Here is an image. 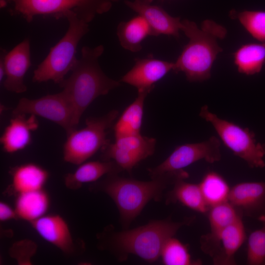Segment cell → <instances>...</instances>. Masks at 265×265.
I'll use <instances>...</instances> for the list:
<instances>
[{"label":"cell","instance_id":"83f0119b","mask_svg":"<svg viewBox=\"0 0 265 265\" xmlns=\"http://www.w3.org/2000/svg\"><path fill=\"white\" fill-rule=\"evenodd\" d=\"M160 256L163 263L166 265H191L201 263L200 261L193 260L186 246L173 237L169 238L163 245Z\"/></svg>","mask_w":265,"mask_h":265},{"label":"cell","instance_id":"9c48e42d","mask_svg":"<svg viewBox=\"0 0 265 265\" xmlns=\"http://www.w3.org/2000/svg\"><path fill=\"white\" fill-rule=\"evenodd\" d=\"M221 158L220 140L212 136L201 142L176 147L164 161L155 167L148 169V171L153 179L166 174L182 172L185 167L200 160L213 163Z\"/></svg>","mask_w":265,"mask_h":265},{"label":"cell","instance_id":"ba28073f","mask_svg":"<svg viewBox=\"0 0 265 265\" xmlns=\"http://www.w3.org/2000/svg\"><path fill=\"white\" fill-rule=\"evenodd\" d=\"M199 115L212 124L224 145L250 167L265 166V144L257 141L253 132L219 118L211 112L207 105L201 107Z\"/></svg>","mask_w":265,"mask_h":265},{"label":"cell","instance_id":"6da1fadb","mask_svg":"<svg viewBox=\"0 0 265 265\" xmlns=\"http://www.w3.org/2000/svg\"><path fill=\"white\" fill-rule=\"evenodd\" d=\"M104 51L102 45L83 47L71 75L59 84L72 106L77 128L83 113L96 98L121 85L120 81L108 77L101 68L99 58Z\"/></svg>","mask_w":265,"mask_h":265},{"label":"cell","instance_id":"d4e9b609","mask_svg":"<svg viewBox=\"0 0 265 265\" xmlns=\"http://www.w3.org/2000/svg\"><path fill=\"white\" fill-rule=\"evenodd\" d=\"M148 94L138 93L137 96L123 112L113 126L115 138L140 133L144 101Z\"/></svg>","mask_w":265,"mask_h":265},{"label":"cell","instance_id":"2e32d148","mask_svg":"<svg viewBox=\"0 0 265 265\" xmlns=\"http://www.w3.org/2000/svg\"><path fill=\"white\" fill-rule=\"evenodd\" d=\"M153 0H125V4L142 16L149 25L152 36L166 35L179 37L182 27L179 17L168 14L161 7L152 4Z\"/></svg>","mask_w":265,"mask_h":265},{"label":"cell","instance_id":"cb8c5ba5","mask_svg":"<svg viewBox=\"0 0 265 265\" xmlns=\"http://www.w3.org/2000/svg\"><path fill=\"white\" fill-rule=\"evenodd\" d=\"M233 58L239 73L246 75L260 73L265 63V41L242 45L234 53Z\"/></svg>","mask_w":265,"mask_h":265},{"label":"cell","instance_id":"8fae6325","mask_svg":"<svg viewBox=\"0 0 265 265\" xmlns=\"http://www.w3.org/2000/svg\"><path fill=\"white\" fill-rule=\"evenodd\" d=\"M102 149L104 160H113L122 169L131 172L140 161L155 152L156 139L141 133L115 138Z\"/></svg>","mask_w":265,"mask_h":265},{"label":"cell","instance_id":"603a6c76","mask_svg":"<svg viewBox=\"0 0 265 265\" xmlns=\"http://www.w3.org/2000/svg\"><path fill=\"white\" fill-rule=\"evenodd\" d=\"M116 33L121 46L125 49L136 53L142 49V43L148 36H152L151 28L141 16L120 22Z\"/></svg>","mask_w":265,"mask_h":265},{"label":"cell","instance_id":"30bf717a","mask_svg":"<svg viewBox=\"0 0 265 265\" xmlns=\"http://www.w3.org/2000/svg\"><path fill=\"white\" fill-rule=\"evenodd\" d=\"M12 113L13 115L32 114L46 119L61 127L67 134L77 129L72 106L62 91L37 99L22 98Z\"/></svg>","mask_w":265,"mask_h":265},{"label":"cell","instance_id":"5b68a950","mask_svg":"<svg viewBox=\"0 0 265 265\" xmlns=\"http://www.w3.org/2000/svg\"><path fill=\"white\" fill-rule=\"evenodd\" d=\"M65 19L68 22L66 32L34 71L33 82L52 80L60 84L75 64L78 44L88 32L89 25L74 14Z\"/></svg>","mask_w":265,"mask_h":265},{"label":"cell","instance_id":"7a4b0ae2","mask_svg":"<svg viewBox=\"0 0 265 265\" xmlns=\"http://www.w3.org/2000/svg\"><path fill=\"white\" fill-rule=\"evenodd\" d=\"M181 31L189 39L174 62L173 71L183 72L190 82L206 80L218 54L222 52L218 43L227 34L226 29L211 20L204 21L200 27L191 21H182Z\"/></svg>","mask_w":265,"mask_h":265},{"label":"cell","instance_id":"d6986e66","mask_svg":"<svg viewBox=\"0 0 265 265\" xmlns=\"http://www.w3.org/2000/svg\"><path fill=\"white\" fill-rule=\"evenodd\" d=\"M207 214L210 231L201 237L200 242L203 252L211 256L222 230L242 215L228 201L211 207Z\"/></svg>","mask_w":265,"mask_h":265},{"label":"cell","instance_id":"484cf974","mask_svg":"<svg viewBox=\"0 0 265 265\" xmlns=\"http://www.w3.org/2000/svg\"><path fill=\"white\" fill-rule=\"evenodd\" d=\"M180 179L174 184L166 202H178L198 212L207 214L210 208L206 203L198 184L186 182Z\"/></svg>","mask_w":265,"mask_h":265},{"label":"cell","instance_id":"277c9868","mask_svg":"<svg viewBox=\"0 0 265 265\" xmlns=\"http://www.w3.org/2000/svg\"><path fill=\"white\" fill-rule=\"evenodd\" d=\"M191 220L176 222L168 219L155 220L131 230L111 234L104 233L100 236L102 247L112 251L120 260L132 254L153 263L160 256L165 242Z\"/></svg>","mask_w":265,"mask_h":265},{"label":"cell","instance_id":"5bb4252c","mask_svg":"<svg viewBox=\"0 0 265 265\" xmlns=\"http://www.w3.org/2000/svg\"><path fill=\"white\" fill-rule=\"evenodd\" d=\"M228 202L243 216L265 218V182H246L231 188Z\"/></svg>","mask_w":265,"mask_h":265},{"label":"cell","instance_id":"52a82bcc","mask_svg":"<svg viewBox=\"0 0 265 265\" xmlns=\"http://www.w3.org/2000/svg\"><path fill=\"white\" fill-rule=\"evenodd\" d=\"M118 114L112 110L101 117H88L85 127L67 134L63 148L64 161L79 165L101 150L110 141L107 138L108 130Z\"/></svg>","mask_w":265,"mask_h":265},{"label":"cell","instance_id":"ffe728a7","mask_svg":"<svg viewBox=\"0 0 265 265\" xmlns=\"http://www.w3.org/2000/svg\"><path fill=\"white\" fill-rule=\"evenodd\" d=\"M12 194H17L44 188L50 174L47 170L33 162L15 166L9 171Z\"/></svg>","mask_w":265,"mask_h":265},{"label":"cell","instance_id":"7402d4cb","mask_svg":"<svg viewBox=\"0 0 265 265\" xmlns=\"http://www.w3.org/2000/svg\"><path fill=\"white\" fill-rule=\"evenodd\" d=\"M14 208L18 219L29 223L45 214L50 209L51 198L44 188L16 195Z\"/></svg>","mask_w":265,"mask_h":265},{"label":"cell","instance_id":"4dcf8cb0","mask_svg":"<svg viewBox=\"0 0 265 265\" xmlns=\"http://www.w3.org/2000/svg\"><path fill=\"white\" fill-rule=\"evenodd\" d=\"M18 219L14 207L13 208L8 203L0 202V221L5 222Z\"/></svg>","mask_w":265,"mask_h":265},{"label":"cell","instance_id":"44dd1931","mask_svg":"<svg viewBox=\"0 0 265 265\" xmlns=\"http://www.w3.org/2000/svg\"><path fill=\"white\" fill-rule=\"evenodd\" d=\"M78 166L74 172L64 176L65 186L69 189H79L84 184L95 183L104 175L118 173L123 170L111 160L85 161Z\"/></svg>","mask_w":265,"mask_h":265},{"label":"cell","instance_id":"3957f363","mask_svg":"<svg viewBox=\"0 0 265 265\" xmlns=\"http://www.w3.org/2000/svg\"><path fill=\"white\" fill-rule=\"evenodd\" d=\"M182 178L178 175L164 174L150 181H140L120 177L118 173L106 175L95 182L90 188L108 195L116 204L122 224L128 227L151 200L159 201L169 185Z\"/></svg>","mask_w":265,"mask_h":265},{"label":"cell","instance_id":"ac0fdd59","mask_svg":"<svg viewBox=\"0 0 265 265\" xmlns=\"http://www.w3.org/2000/svg\"><path fill=\"white\" fill-rule=\"evenodd\" d=\"M242 216L226 226L219 235L212 258L214 265L236 264L235 255L245 240Z\"/></svg>","mask_w":265,"mask_h":265},{"label":"cell","instance_id":"8992f818","mask_svg":"<svg viewBox=\"0 0 265 265\" xmlns=\"http://www.w3.org/2000/svg\"><path fill=\"white\" fill-rule=\"evenodd\" d=\"M13 5L10 12L20 15L28 23L38 15L56 19L71 14L89 23L96 15L108 11L118 0H7Z\"/></svg>","mask_w":265,"mask_h":265},{"label":"cell","instance_id":"9a60e30c","mask_svg":"<svg viewBox=\"0 0 265 265\" xmlns=\"http://www.w3.org/2000/svg\"><path fill=\"white\" fill-rule=\"evenodd\" d=\"M2 54L5 70L3 81L4 88L15 93L26 92L27 87L24 83V78L31 65L29 39H25L8 53L2 52Z\"/></svg>","mask_w":265,"mask_h":265},{"label":"cell","instance_id":"f546056e","mask_svg":"<svg viewBox=\"0 0 265 265\" xmlns=\"http://www.w3.org/2000/svg\"><path fill=\"white\" fill-rule=\"evenodd\" d=\"M262 226L249 236L247 249V264L265 265V218Z\"/></svg>","mask_w":265,"mask_h":265},{"label":"cell","instance_id":"f1b7e54d","mask_svg":"<svg viewBox=\"0 0 265 265\" xmlns=\"http://www.w3.org/2000/svg\"><path fill=\"white\" fill-rule=\"evenodd\" d=\"M246 31L259 42L265 41V11L244 10L232 13Z\"/></svg>","mask_w":265,"mask_h":265},{"label":"cell","instance_id":"4fadbf2b","mask_svg":"<svg viewBox=\"0 0 265 265\" xmlns=\"http://www.w3.org/2000/svg\"><path fill=\"white\" fill-rule=\"evenodd\" d=\"M174 66V62L152 57L136 59L133 66L120 81L134 86L138 93L148 94L158 81L173 70Z\"/></svg>","mask_w":265,"mask_h":265},{"label":"cell","instance_id":"7c38bea8","mask_svg":"<svg viewBox=\"0 0 265 265\" xmlns=\"http://www.w3.org/2000/svg\"><path fill=\"white\" fill-rule=\"evenodd\" d=\"M30 224L40 237L65 255L76 256L81 252L68 223L61 215L46 214Z\"/></svg>","mask_w":265,"mask_h":265},{"label":"cell","instance_id":"4316f807","mask_svg":"<svg viewBox=\"0 0 265 265\" xmlns=\"http://www.w3.org/2000/svg\"><path fill=\"white\" fill-rule=\"evenodd\" d=\"M198 185L204 200L210 208L228 201L231 188L218 173L214 171L207 172Z\"/></svg>","mask_w":265,"mask_h":265},{"label":"cell","instance_id":"e0dca14e","mask_svg":"<svg viewBox=\"0 0 265 265\" xmlns=\"http://www.w3.org/2000/svg\"><path fill=\"white\" fill-rule=\"evenodd\" d=\"M13 115L0 138L3 151L14 154L28 147L32 142V132L39 126L37 116L32 114Z\"/></svg>","mask_w":265,"mask_h":265}]
</instances>
